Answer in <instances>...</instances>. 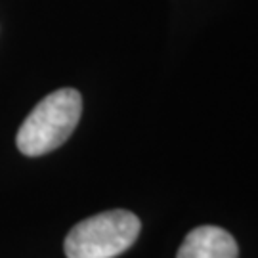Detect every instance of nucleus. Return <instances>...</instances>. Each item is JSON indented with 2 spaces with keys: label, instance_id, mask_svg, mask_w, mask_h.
<instances>
[{
  "label": "nucleus",
  "instance_id": "nucleus-1",
  "mask_svg": "<svg viewBox=\"0 0 258 258\" xmlns=\"http://www.w3.org/2000/svg\"><path fill=\"white\" fill-rule=\"evenodd\" d=\"M83 113V98L75 88L48 94L27 115L18 132V148L23 155L38 157L65 144L77 128Z\"/></svg>",
  "mask_w": 258,
  "mask_h": 258
},
{
  "label": "nucleus",
  "instance_id": "nucleus-2",
  "mask_svg": "<svg viewBox=\"0 0 258 258\" xmlns=\"http://www.w3.org/2000/svg\"><path fill=\"white\" fill-rule=\"evenodd\" d=\"M138 216L130 211H107L79 222L65 237L67 258H115L140 235Z\"/></svg>",
  "mask_w": 258,
  "mask_h": 258
},
{
  "label": "nucleus",
  "instance_id": "nucleus-3",
  "mask_svg": "<svg viewBox=\"0 0 258 258\" xmlns=\"http://www.w3.org/2000/svg\"><path fill=\"white\" fill-rule=\"evenodd\" d=\"M233 235L218 226H199L185 235L176 258H237Z\"/></svg>",
  "mask_w": 258,
  "mask_h": 258
}]
</instances>
